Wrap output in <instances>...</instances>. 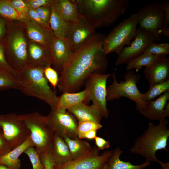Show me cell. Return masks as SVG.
<instances>
[{"label":"cell","instance_id":"6da1fadb","mask_svg":"<svg viewBox=\"0 0 169 169\" xmlns=\"http://www.w3.org/2000/svg\"><path fill=\"white\" fill-rule=\"evenodd\" d=\"M105 36L95 33L73 53L59 79L57 86L60 92H79L90 75L105 74L108 65L104 48Z\"/></svg>","mask_w":169,"mask_h":169},{"label":"cell","instance_id":"7a4b0ae2","mask_svg":"<svg viewBox=\"0 0 169 169\" xmlns=\"http://www.w3.org/2000/svg\"><path fill=\"white\" fill-rule=\"evenodd\" d=\"M79 18L95 29L111 25L127 10L128 0H76Z\"/></svg>","mask_w":169,"mask_h":169},{"label":"cell","instance_id":"3957f363","mask_svg":"<svg viewBox=\"0 0 169 169\" xmlns=\"http://www.w3.org/2000/svg\"><path fill=\"white\" fill-rule=\"evenodd\" d=\"M44 68L28 64L18 72V90L25 95L37 98L56 108L59 96L49 85L44 74Z\"/></svg>","mask_w":169,"mask_h":169},{"label":"cell","instance_id":"277c9868","mask_svg":"<svg viewBox=\"0 0 169 169\" xmlns=\"http://www.w3.org/2000/svg\"><path fill=\"white\" fill-rule=\"evenodd\" d=\"M159 121L157 125L153 123L148 124L147 128L136 139L130 149L131 153L141 155L150 162H158L159 160L156 156L157 151L164 150L168 152L166 149L169 137L168 121L165 118Z\"/></svg>","mask_w":169,"mask_h":169},{"label":"cell","instance_id":"5b68a950","mask_svg":"<svg viewBox=\"0 0 169 169\" xmlns=\"http://www.w3.org/2000/svg\"><path fill=\"white\" fill-rule=\"evenodd\" d=\"M12 22L8 30L6 57L10 65L18 73L28 64L29 40L23 22Z\"/></svg>","mask_w":169,"mask_h":169},{"label":"cell","instance_id":"8992f818","mask_svg":"<svg viewBox=\"0 0 169 169\" xmlns=\"http://www.w3.org/2000/svg\"><path fill=\"white\" fill-rule=\"evenodd\" d=\"M30 132V137L39 155L51 151L54 136L48 125L45 116L38 112L19 115Z\"/></svg>","mask_w":169,"mask_h":169},{"label":"cell","instance_id":"52a82bcc","mask_svg":"<svg viewBox=\"0 0 169 169\" xmlns=\"http://www.w3.org/2000/svg\"><path fill=\"white\" fill-rule=\"evenodd\" d=\"M112 83L107 87V101L126 97L136 103V110L139 112L146 104L143 101L142 93L137 85L140 78V75L131 70L125 74L124 81L118 82L115 72L112 74Z\"/></svg>","mask_w":169,"mask_h":169},{"label":"cell","instance_id":"ba28073f","mask_svg":"<svg viewBox=\"0 0 169 169\" xmlns=\"http://www.w3.org/2000/svg\"><path fill=\"white\" fill-rule=\"evenodd\" d=\"M138 25L135 13L115 27L104 38V48L105 54L114 52L118 55L125 45H129L135 37Z\"/></svg>","mask_w":169,"mask_h":169},{"label":"cell","instance_id":"9c48e42d","mask_svg":"<svg viewBox=\"0 0 169 169\" xmlns=\"http://www.w3.org/2000/svg\"><path fill=\"white\" fill-rule=\"evenodd\" d=\"M136 14L139 28L151 34L156 41H159L165 16L161 3L157 1L147 4L139 8Z\"/></svg>","mask_w":169,"mask_h":169},{"label":"cell","instance_id":"30bf717a","mask_svg":"<svg viewBox=\"0 0 169 169\" xmlns=\"http://www.w3.org/2000/svg\"><path fill=\"white\" fill-rule=\"evenodd\" d=\"M0 127L10 150L21 144L30 136L25 123L16 113L0 115Z\"/></svg>","mask_w":169,"mask_h":169},{"label":"cell","instance_id":"8fae6325","mask_svg":"<svg viewBox=\"0 0 169 169\" xmlns=\"http://www.w3.org/2000/svg\"><path fill=\"white\" fill-rule=\"evenodd\" d=\"M110 74L95 73L87 79L85 89L88 90L89 95L84 103L91 100L92 107L96 109L103 117L107 118L109 112L107 107V81Z\"/></svg>","mask_w":169,"mask_h":169},{"label":"cell","instance_id":"7c38bea8","mask_svg":"<svg viewBox=\"0 0 169 169\" xmlns=\"http://www.w3.org/2000/svg\"><path fill=\"white\" fill-rule=\"evenodd\" d=\"M46 122L54 134L62 137L78 138L77 128L78 121L75 116L67 110L51 109L45 116Z\"/></svg>","mask_w":169,"mask_h":169},{"label":"cell","instance_id":"4fadbf2b","mask_svg":"<svg viewBox=\"0 0 169 169\" xmlns=\"http://www.w3.org/2000/svg\"><path fill=\"white\" fill-rule=\"evenodd\" d=\"M112 151L99 155L96 147L91 149L79 158L66 163L55 165L53 169H102L111 156Z\"/></svg>","mask_w":169,"mask_h":169},{"label":"cell","instance_id":"5bb4252c","mask_svg":"<svg viewBox=\"0 0 169 169\" xmlns=\"http://www.w3.org/2000/svg\"><path fill=\"white\" fill-rule=\"evenodd\" d=\"M156 41L151 34L144 30L137 28L134 40L128 46H125L115 63L116 65L127 64L133 59L141 55L151 43Z\"/></svg>","mask_w":169,"mask_h":169},{"label":"cell","instance_id":"9a60e30c","mask_svg":"<svg viewBox=\"0 0 169 169\" xmlns=\"http://www.w3.org/2000/svg\"><path fill=\"white\" fill-rule=\"evenodd\" d=\"M49 50L53 68L60 73L74 53L70 42L66 38L54 37Z\"/></svg>","mask_w":169,"mask_h":169},{"label":"cell","instance_id":"2e32d148","mask_svg":"<svg viewBox=\"0 0 169 169\" xmlns=\"http://www.w3.org/2000/svg\"><path fill=\"white\" fill-rule=\"evenodd\" d=\"M95 29L87 22L80 18L78 22L71 23L66 38L70 42L74 52L95 34Z\"/></svg>","mask_w":169,"mask_h":169},{"label":"cell","instance_id":"e0dca14e","mask_svg":"<svg viewBox=\"0 0 169 169\" xmlns=\"http://www.w3.org/2000/svg\"><path fill=\"white\" fill-rule=\"evenodd\" d=\"M169 90L156 100L146 102L139 112L149 120L159 121L169 116Z\"/></svg>","mask_w":169,"mask_h":169},{"label":"cell","instance_id":"ac0fdd59","mask_svg":"<svg viewBox=\"0 0 169 169\" xmlns=\"http://www.w3.org/2000/svg\"><path fill=\"white\" fill-rule=\"evenodd\" d=\"M143 73L150 86L169 79V58L159 57L145 67Z\"/></svg>","mask_w":169,"mask_h":169},{"label":"cell","instance_id":"d6986e66","mask_svg":"<svg viewBox=\"0 0 169 169\" xmlns=\"http://www.w3.org/2000/svg\"><path fill=\"white\" fill-rule=\"evenodd\" d=\"M23 23L29 40L49 49L54 36L27 17Z\"/></svg>","mask_w":169,"mask_h":169},{"label":"cell","instance_id":"ffe728a7","mask_svg":"<svg viewBox=\"0 0 169 169\" xmlns=\"http://www.w3.org/2000/svg\"><path fill=\"white\" fill-rule=\"evenodd\" d=\"M28 53V64L44 68L52 65L49 49L29 40Z\"/></svg>","mask_w":169,"mask_h":169},{"label":"cell","instance_id":"44dd1931","mask_svg":"<svg viewBox=\"0 0 169 169\" xmlns=\"http://www.w3.org/2000/svg\"><path fill=\"white\" fill-rule=\"evenodd\" d=\"M34 147L29 136L21 144L8 153L0 156V165H5L9 169H20L21 162L19 157L28 148Z\"/></svg>","mask_w":169,"mask_h":169},{"label":"cell","instance_id":"7402d4cb","mask_svg":"<svg viewBox=\"0 0 169 169\" xmlns=\"http://www.w3.org/2000/svg\"><path fill=\"white\" fill-rule=\"evenodd\" d=\"M51 13L49 21L50 28L55 37L66 38L71 23L67 22L60 13L55 0L51 4Z\"/></svg>","mask_w":169,"mask_h":169},{"label":"cell","instance_id":"603a6c76","mask_svg":"<svg viewBox=\"0 0 169 169\" xmlns=\"http://www.w3.org/2000/svg\"><path fill=\"white\" fill-rule=\"evenodd\" d=\"M67 110L75 116L78 122L89 121L100 124L103 117L96 109L84 102L71 107Z\"/></svg>","mask_w":169,"mask_h":169},{"label":"cell","instance_id":"cb8c5ba5","mask_svg":"<svg viewBox=\"0 0 169 169\" xmlns=\"http://www.w3.org/2000/svg\"><path fill=\"white\" fill-rule=\"evenodd\" d=\"M89 95L87 89L76 92H64L59 96L56 109L67 110L68 109L80 103H85Z\"/></svg>","mask_w":169,"mask_h":169},{"label":"cell","instance_id":"d4e9b609","mask_svg":"<svg viewBox=\"0 0 169 169\" xmlns=\"http://www.w3.org/2000/svg\"><path fill=\"white\" fill-rule=\"evenodd\" d=\"M51 152L56 164H64L73 160L63 138L55 134Z\"/></svg>","mask_w":169,"mask_h":169},{"label":"cell","instance_id":"484cf974","mask_svg":"<svg viewBox=\"0 0 169 169\" xmlns=\"http://www.w3.org/2000/svg\"><path fill=\"white\" fill-rule=\"evenodd\" d=\"M57 8L63 18L70 23L79 20L76 0H55Z\"/></svg>","mask_w":169,"mask_h":169},{"label":"cell","instance_id":"4316f807","mask_svg":"<svg viewBox=\"0 0 169 169\" xmlns=\"http://www.w3.org/2000/svg\"><path fill=\"white\" fill-rule=\"evenodd\" d=\"M123 153L119 147L112 151V154L107 162V169H144L150 164V162L146 161L139 165H133L130 162L122 161L120 157Z\"/></svg>","mask_w":169,"mask_h":169},{"label":"cell","instance_id":"83f0119b","mask_svg":"<svg viewBox=\"0 0 169 169\" xmlns=\"http://www.w3.org/2000/svg\"><path fill=\"white\" fill-rule=\"evenodd\" d=\"M63 138L68 146L73 160L80 157L91 148L88 142L78 137L71 139L64 136Z\"/></svg>","mask_w":169,"mask_h":169},{"label":"cell","instance_id":"f1b7e54d","mask_svg":"<svg viewBox=\"0 0 169 169\" xmlns=\"http://www.w3.org/2000/svg\"><path fill=\"white\" fill-rule=\"evenodd\" d=\"M0 16L11 22H23L27 18L14 9L8 0H0Z\"/></svg>","mask_w":169,"mask_h":169},{"label":"cell","instance_id":"f546056e","mask_svg":"<svg viewBox=\"0 0 169 169\" xmlns=\"http://www.w3.org/2000/svg\"><path fill=\"white\" fill-rule=\"evenodd\" d=\"M159 57L143 53L129 61L127 64L125 70L128 71L135 69L137 72L143 67L148 66Z\"/></svg>","mask_w":169,"mask_h":169},{"label":"cell","instance_id":"4dcf8cb0","mask_svg":"<svg viewBox=\"0 0 169 169\" xmlns=\"http://www.w3.org/2000/svg\"><path fill=\"white\" fill-rule=\"evenodd\" d=\"M169 90V79L149 86V90L142 93L143 101L146 102Z\"/></svg>","mask_w":169,"mask_h":169},{"label":"cell","instance_id":"1f68e13d","mask_svg":"<svg viewBox=\"0 0 169 169\" xmlns=\"http://www.w3.org/2000/svg\"><path fill=\"white\" fill-rule=\"evenodd\" d=\"M18 88L17 79L6 71L0 68V90H18Z\"/></svg>","mask_w":169,"mask_h":169},{"label":"cell","instance_id":"d6a6232c","mask_svg":"<svg viewBox=\"0 0 169 169\" xmlns=\"http://www.w3.org/2000/svg\"><path fill=\"white\" fill-rule=\"evenodd\" d=\"M143 53L158 57L166 56L169 54V44L167 43H151Z\"/></svg>","mask_w":169,"mask_h":169},{"label":"cell","instance_id":"836d02e7","mask_svg":"<svg viewBox=\"0 0 169 169\" xmlns=\"http://www.w3.org/2000/svg\"><path fill=\"white\" fill-rule=\"evenodd\" d=\"M102 127L101 124L89 121H78L77 128V134L78 138L81 139L82 136L87 132L91 130H98Z\"/></svg>","mask_w":169,"mask_h":169},{"label":"cell","instance_id":"e575fe53","mask_svg":"<svg viewBox=\"0 0 169 169\" xmlns=\"http://www.w3.org/2000/svg\"><path fill=\"white\" fill-rule=\"evenodd\" d=\"M24 153L28 157L33 169H45L44 166L41 162L40 156L34 147L28 148Z\"/></svg>","mask_w":169,"mask_h":169},{"label":"cell","instance_id":"d590c367","mask_svg":"<svg viewBox=\"0 0 169 169\" xmlns=\"http://www.w3.org/2000/svg\"><path fill=\"white\" fill-rule=\"evenodd\" d=\"M44 74L46 79L55 89L58 85L59 79L58 72L51 66L44 68Z\"/></svg>","mask_w":169,"mask_h":169},{"label":"cell","instance_id":"8d00e7d4","mask_svg":"<svg viewBox=\"0 0 169 169\" xmlns=\"http://www.w3.org/2000/svg\"><path fill=\"white\" fill-rule=\"evenodd\" d=\"M0 68L6 71L17 79L18 73L14 70L8 63L3 46L0 43Z\"/></svg>","mask_w":169,"mask_h":169},{"label":"cell","instance_id":"74e56055","mask_svg":"<svg viewBox=\"0 0 169 169\" xmlns=\"http://www.w3.org/2000/svg\"><path fill=\"white\" fill-rule=\"evenodd\" d=\"M26 17L45 30L54 35L49 25L44 22L39 18L34 10L29 9L27 14Z\"/></svg>","mask_w":169,"mask_h":169},{"label":"cell","instance_id":"f35d334b","mask_svg":"<svg viewBox=\"0 0 169 169\" xmlns=\"http://www.w3.org/2000/svg\"><path fill=\"white\" fill-rule=\"evenodd\" d=\"M12 6L17 11L26 17L29 9L25 0H8Z\"/></svg>","mask_w":169,"mask_h":169},{"label":"cell","instance_id":"ab89813d","mask_svg":"<svg viewBox=\"0 0 169 169\" xmlns=\"http://www.w3.org/2000/svg\"><path fill=\"white\" fill-rule=\"evenodd\" d=\"M50 5L42 6L34 10L39 18L49 25L51 13Z\"/></svg>","mask_w":169,"mask_h":169},{"label":"cell","instance_id":"60d3db41","mask_svg":"<svg viewBox=\"0 0 169 169\" xmlns=\"http://www.w3.org/2000/svg\"><path fill=\"white\" fill-rule=\"evenodd\" d=\"M42 163L45 169H53L55 163L51 151L44 153L39 155Z\"/></svg>","mask_w":169,"mask_h":169},{"label":"cell","instance_id":"b9f144b4","mask_svg":"<svg viewBox=\"0 0 169 169\" xmlns=\"http://www.w3.org/2000/svg\"><path fill=\"white\" fill-rule=\"evenodd\" d=\"M29 9L35 10L41 7L51 5L52 0H25Z\"/></svg>","mask_w":169,"mask_h":169},{"label":"cell","instance_id":"7bdbcfd3","mask_svg":"<svg viewBox=\"0 0 169 169\" xmlns=\"http://www.w3.org/2000/svg\"><path fill=\"white\" fill-rule=\"evenodd\" d=\"M95 143L98 150L108 148L110 145V141L102 137L96 136L94 139Z\"/></svg>","mask_w":169,"mask_h":169},{"label":"cell","instance_id":"ee69618b","mask_svg":"<svg viewBox=\"0 0 169 169\" xmlns=\"http://www.w3.org/2000/svg\"><path fill=\"white\" fill-rule=\"evenodd\" d=\"M161 4L165 15L164 26L168 27L169 25V1H165L161 3Z\"/></svg>","mask_w":169,"mask_h":169},{"label":"cell","instance_id":"f6af8a7d","mask_svg":"<svg viewBox=\"0 0 169 169\" xmlns=\"http://www.w3.org/2000/svg\"><path fill=\"white\" fill-rule=\"evenodd\" d=\"M6 32L5 21L0 17V39L5 35Z\"/></svg>","mask_w":169,"mask_h":169},{"label":"cell","instance_id":"bcb514c9","mask_svg":"<svg viewBox=\"0 0 169 169\" xmlns=\"http://www.w3.org/2000/svg\"><path fill=\"white\" fill-rule=\"evenodd\" d=\"M97 130H91L89 131L83 135L81 137V139H94L97 136Z\"/></svg>","mask_w":169,"mask_h":169},{"label":"cell","instance_id":"7dc6e473","mask_svg":"<svg viewBox=\"0 0 169 169\" xmlns=\"http://www.w3.org/2000/svg\"><path fill=\"white\" fill-rule=\"evenodd\" d=\"M161 34L164 36L169 38V27L163 26L160 30Z\"/></svg>","mask_w":169,"mask_h":169},{"label":"cell","instance_id":"c3c4849f","mask_svg":"<svg viewBox=\"0 0 169 169\" xmlns=\"http://www.w3.org/2000/svg\"><path fill=\"white\" fill-rule=\"evenodd\" d=\"M158 162L160 164L162 169H169V163H164L159 160Z\"/></svg>","mask_w":169,"mask_h":169},{"label":"cell","instance_id":"681fc988","mask_svg":"<svg viewBox=\"0 0 169 169\" xmlns=\"http://www.w3.org/2000/svg\"><path fill=\"white\" fill-rule=\"evenodd\" d=\"M0 169H9L7 167L3 165H0Z\"/></svg>","mask_w":169,"mask_h":169},{"label":"cell","instance_id":"f907efd6","mask_svg":"<svg viewBox=\"0 0 169 169\" xmlns=\"http://www.w3.org/2000/svg\"><path fill=\"white\" fill-rule=\"evenodd\" d=\"M107 168L108 165L106 162V163L105 164V165L102 169H107Z\"/></svg>","mask_w":169,"mask_h":169}]
</instances>
